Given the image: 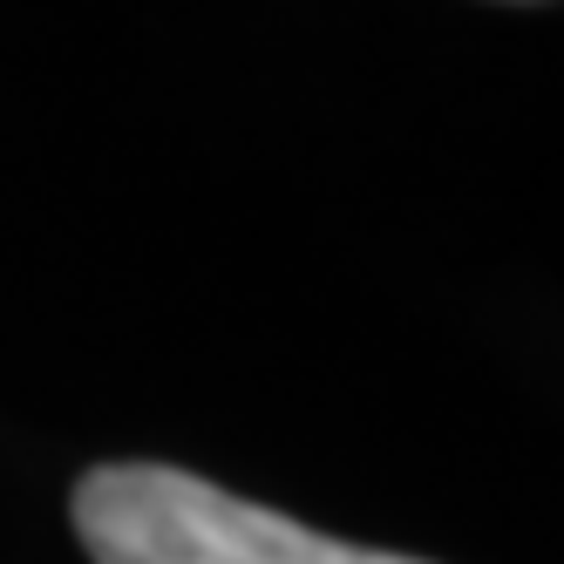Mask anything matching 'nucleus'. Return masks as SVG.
I'll return each mask as SVG.
<instances>
[{"label":"nucleus","instance_id":"1","mask_svg":"<svg viewBox=\"0 0 564 564\" xmlns=\"http://www.w3.org/2000/svg\"><path fill=\"white\" fill-rule=\"evenodd\" d=\"M75 531L96 564H422L306 531L177 463H102L75 482Z\"/></svg>","mask_w":564,"mask_h":564}]
</instances>
